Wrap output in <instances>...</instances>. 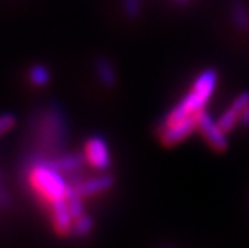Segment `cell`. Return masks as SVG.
I'll use <instances>...</instances> for the list:
<instances>
[{
    "mask_svg": "<svg viewBox=\"0 0 249 248\" xmlns=\"http://www.w3.org/2000/svg\"><path fill=\"white\" fill-rule=\"evenodd\" d=\"M239 117H240V112L230 105L229 109H225L216 121L225 133H229L239 124Z\"/></svg>",
    "mask_w": 249,
    "mask_h": 248,
    "instance_id": "14",
    "label": "cell"
},
{
    "mask_svg": "<svg viewBox=\"0 0 249 248\" xmlns=\"http://www.w3.org/2000/svg\"><path fill=\"white\" fill-rule=\"evenodd\" d=\"M15 126H17V117L14 114L6 112V114L0 115V138L9 133Z\"/></svg>",
    "mask_w": 249,
    "mask_h": 248,
    "instance_id": "16",
    "label": "cell"
},
{
    "mask_svg": "<svg viewBox=\"0 0 249 248\" xmlns=\"http://www.w3.org/2000/svg\"><path fill=\"white\" fill-rule=\"evenodd\" d=\"M84 160L88 166L99 172H107L110 168L112 159H110V150L105 138L102 136H89L84 144Z\"/></svg>",
    "mask_w": 249,
    "mask_h": 248,
    "instance_id": "5",
    "label": "cell"
},
{
    "mask_svg": "<svg viewBox=\"0 0 249 248\" xmlns=\"http://www.w3.org/2000/svg\"><path fill=\"white\" fill-rule=\"evenodd\" d=\"M45 159L48 160V163L55 168L58 172H61L67 179H69V183H75L78 181L81 175V169L82 166L85 165V160H84V155L82 154H76V153H58V154H54V155H50V157H45Z\"/></svg>",
    "mask_w": 249,
    "mask_h": 248,
    "instance_id": "7",
    "label": "cell"
},
{
    "mask_svg": "<svg viewBox=\"0 0 249 248\" xmlns=\"http://www.w3.org/2000/svg\"><path fill=\"white\" fill-rule=\"evenodd\" d=\"M94 229V220L91 215L88 214H82L79 215L78 218L73 220V224H72V235L73 238H85L88 236L89 233L93 232Z\"/></svg>",
    "mask_w": 249,
    "mask_h": 248,
    "instance_id": "12",
    "label": "cell"
},
{
    "mask_svg": "<svg viewBox=\"0 0 249 248\" xmlns=\"http://www.w3.org/2000/svg\"><path fill=\"white\" fill-rule=\"evenodd\" d=\"M8 205H9V194L8 190L5 189L3 178L0 175V208H6Z\"/></svg>",
    "mask_w": 249,
    "mask_h": 248,
    "instance_id": "17",
    "label": "cell"
},
{
    "mask_svg": "<svg viewBox=\"0 0 249 248\" xmlns=\"http://www.w3.org/2000/svg\"><path fill=\"white\" fill-rule=\"evenodd\" d=\"M114 184H115V178L107 172H102L96 176L79 178L78 181L72 183L71 186L82 199H88V197H93V196H97L100 193L110 190L114 187Z\"/></svg>",
    "mask_w": 249,
    "mask_h": 248,
    "instance_id": "8",
    "label": "cell"
},
{
    "mask_svg": "<svg viewBox=\"0 0 249 248\" xmlns=\"http://www.w3.org/2000/svg\"><path fill=\"white\" fill-rule=\"evenodd\" d=\"M175 2L179 3V5H185V3L188 2V0H175Z\"/></svg>",
    "mask_w": 249,
    "mask_h": 248,
    "instance_id": "19",
    "label": "cell"
},
{
    "mask_svg": "<svg viewBox=\"0 0 249 248\" xmlns=\"http://www.w3.org/2000/svg\"><path fill=\"white\" fill-rule=\"evenodd\" d=\"M50 220L54 232L58 236L67 238L72 235L73 217L71 214L69 207H67V200L58 202V204L50 207Z\"/></svg>",
    "mask_w": 249,
    "mask_h": 248,
    "instance_id": "9",
    "label": "cell"
},
{
    "mask_svg": "<svg viewBox=\"0 0 249 248\" xmlns=\"http://www.w3.org/2000/svg\"><path fill=\"white\" fill-rule=\"evenodd\" d=\"M239 126L243 129L249 127V105L240 112V117H239Z\"/></svg>",
    "mask_w": 249,
    "mask_h": 248,
    "instance_id": "18",
    "label": "cell"
},
{
    "mask_svg": "<svg viewBox=\"0 0 249 248\" xmlns=\"http://www.w3.org/2000/svg\"><path fill=\"white\" fill-rule=\"evenodd\" d=\"M198 118H200V112L188 115L182 120H178L175 123L160 126L158 127V138H160V141L164 147H173L179 142H182L194 130H197Z\"/></svg>",
    "mask_w": 249,
    "mask_h": 248,
    "instance_id": "4",
    "label": "cell"
},
{
    "mask_svg": "<svg viewBox=\"0 0 249 248\" xmlns=\"http://www.w3.org/2000/svg\"><path fill=\"white\" fill-rule=\"evenodd\" d=\"M94 69H96V75L99 78V81L107 87V88H112L115 87L117 84V71L114 64H112L107 58L105 57H100L94 61Z\"/></svg>",
    "mask_w": 249,
    "mask_h": 248,
    "instance_id": "10",
    "label": "cell"
},
{
    "mask_svg": "<svg viewBox=\"0 0 249 248\" xmlns=\"http://www.w3.org/2000/svg\"><path fill=\"white\" fill-rule=\"evenodd\" d=\"M197 130L201 133V136L205 138V141L209 144V147L212 150H215L216 153H222L227 150V147H229L227 133L219 127L218 121H215L206 111L200 112Z\"/></svg>",
    "mask_w": 249,
    "mask_h": 248,
    "instance_id": "6",
    "label": "cell"
},
{
    "mask_svg": "<svg viewBox=\"0 0 249 248\" xmlns=\"http://www.w3.org/2000/svg\"><path fill=\"white\" fill-rule=\"evenodd\" d=\"M37 142L45 150H57L60 153L61 147L66 142L67 123L61 111L55 106H50L40 115V120L36 127Z\"/></svg>",
    "mask_w": 249,
    "mask_h": 248,
    "instance_id": "3",
    "label": "cell"
},
{
    "mask_svg": "<svg viewBox=\"0 0 249 248\" xmlns=\"http://www.w3.org/2000/svg\"><path fill=\"white\" fill-rule=\"evenodd\" d=\"M123 9L127 18H138L142 9V0H123Z\"/></svg>",
    "mask_w": 249,
    "mask_h": 248,
    "instance_id": "15",
    "label": "cell"
},
{
    "mask_svg": "<svg viewBox=\"0 0 249 248\" xmlns=\"http://www.w3.org/2000/svg\"><path fill=\"white\" fill-rule=\"evenodd\" d=\"M216 84H218V72L215 69L203 71L196 78L191 92L169 111V114L164 117L161 126L175 123V121L182 120L188 115L201 112L206 108L209 99L212 97Z\"/></svg>",
    "mask_w": 249,
    "mask_h": 248,
    "instance_id": "2",
    "label": "cell"
},
{
    "mask_svg": "<svg viewBox=\"0 0 249 248\" xmlns=\"http://www.w3.org/2000/svg\"><path fill=\"white\" fill-rule=\"evenodd\" d=\"M230 15L233 24L239 30H246L249 27V9L242 0H234L230 6Z\"/></svg>",
    "mask_w": 249,
    "mask_h": 248,
    "instance_id": "11",
    "label": "cell"
},
{
    "mask_svg": "<svg viewBox=\"0 0 249 248\" xmlns=\"http://www.w3.org/2000/svg\"><path fill=\"white\" fill-rule=\"evenodd\" d=\"M29 81L37 87L42 88L45 85H48L51 81V72L45 64H33L29 69Z\"/></svg>",
    "mask_w": 249,
    "mask_h": 248,
    "instance_id": "13",
    "label": "cell"
},
{
    "mask_svg": "<svg viewBox=\"0 0 249 248\" xmlns=\"http://www.w3.org/2000/svg\"><path fill=\"white\" fill-rule=\"evenodd\" d=\"M26 181L35 196L48 208L67 200L71 184L61 172L53 168L43 155H32L24 165Z\"/></svg>",
    "mask_w": 249,
    "mask_h": 248,
    "instance_id": "1",
    "label": "cell"
}]
</instances>
